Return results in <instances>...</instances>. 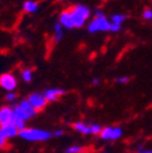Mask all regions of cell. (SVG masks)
<instances>
[{
	"instance_id": "6da1fadb",
	"label": "cell",
	"mask_w": 152,
	"mask_h": 153,
	"mask_svg": "<svg viewBox=\"0 0 152 153\" xmlns=\"http://www.w3.org/2000/svg\"><path fill=\"white\" fill-rule=\"evenodd\" d=\"M18 136L28 142H43V141H48L49 139H51L52 134L44 129L25 128L23 130L18 131Z\"/></svg>"
},
{
	"instance_id": "7a4b0ae2",
	"label": "cell",
	"mask_w": 152,
	"mask_h": 153,
	"mask_svg": "<svg viewBox=\"0 0 152 153\" xmlns=\"http://www.w3.org/2000/svg\"><path fill=\"white\" fill-rule=\"evenodd\" d=\"M12 109H13V118L22 120L25 123L37 114V111L32 107V105L28 102V100L20 101L15 107H12Z\"/></svg>"
},
{
	"instance_id": "3957f363",
	"label": "cell",
	"mask_w": 152,
	"mask_h": 153,
	"mask_svg": "<svg viewBox=\"0 0 152 153\" xmlns=\"http://www.w3.org/2000/svg\"><path fill=\"white\" fill-rule=\"evenodd\" d=\"M71 15H72L73 27L74 28H82L86 23V21L89 20L91 11L88 6L78 4V5L73 6V9L71 10Z\"/></svg>"
},
{
	"instance_id": "277c9868",
	"label": "cell",
	"mask_w": 152,
	"mask_h": 153,
	"mask_svg": "<svg viewBox=\"0 0 152 153\" xmlns=\"http://www.w3.org/2000/svg\"><path fill=\"white\" fill-rule=\"evenodd\" d=\"M110 27H111V22L105 16H100V17H95L92 21L89 22L88 30L91 34L98 32H110Z\"/></svg>"
},
{
	"instance_id": "5b68a950",
	"label": "cell",
	"mask_w": 152,
	"mask_h": 153,
	"mask_svg": "<svg viewBox=\"0 0 152 153\" xmlns=\"http://www.w3.org/2000/svg\"><path fill=\"white\" fill-rule=\"evenodd\" d=\"M123 135V129L121 126H106L102 128L100 136L105 141H115L121 139Z\"/></svg>"
},
{
	"instance_id": "8992f818",
	"label": "cell",
	"mask_w": 152,
	"mask_h": 153,
	"mask_svg": "<svg viewBox=\"0 0 152 153\" xmlns=\"http://www.w3.org/2000/svg\"><path fill=\"white\" fill-rule=\"evenodd\" d=\"M28 102L32 105V107L38 112V111H43L46 105H48V101L44 96V94H40V92H33L28 96Z\"/></svg>"
},
{
	"instance_id": "52a82bcc",
	"label": "cell",
	"mask_w": 152,
	"mask_h": 153,
	"mask_svg": "<svg viewBox=\"0 0 152 153\" xmlns=\"http://www.w3.org/2000/svg\"><path fill=\"white\" fill-rule=\"evenodd\" d=\"M0 88L7 92L13 91L17 88V79L12 73H4L0 75Z\"/></svg>"
},
{
	"instance_id": "ba28073f",
	"label": "cell",
	"mask_w": 152,
	"mask_h": 153,
	"mask_svg": "<svg viewBox=\"0 0 152 153\" xmlns=\"http://www.w3.org/2000/svg\"><path fill=\"white\" fill-rule=\"evenodd\" d=\"M12 119H13V109H12V107L4 106V107L0 108V126L12 124Z\"/></svg>"
},
{
	"instance_id": "9c48e42d",
	"label": "cell",
	"mask_w": 152,
	"mask_h": 153,
	"mask_svg": "<svg viewBox=\"0 0 152 153\" xmlns=\"http://www.w3.org/2000/svg\"><path fill=\"white\" fill-rule=\"evenodd\" d=\"M0 135H1L5 140L16 137L18 135V130L15 128L13 124H7V125H3L0 126Z\"/></svg>"
},
{
	"instance_id": "30bf717a",
	"label": "cell",
	"mask_w": 152,
	"mask_h": 153,
	"mask_svg": "<svg viewBox=\"0 0 152 153\" xmlns=\"http://www.w3.org/2000/svg\"><path fill=\"white\" fill-rule=\"evenodd\" d=\"M59 23L67 28V29H72L73 27V21H72V15H71V10H65L61 12L60 18H59Z\"/></svg>"
},
{
	"instance_id": "8fae6325",
	"label": "cell",
	"mask_w": 152,
	"mask_h": 153,
	"mask_svg": "<svg viewBox=\"0 0 152 153\" xmlns=\"http://www.w3.org/2000/svg\"><path fill=\"white\" fill-rule=\"evenodd\" d=\"M65 94V90L63 89H48L45 92H44V96L48 102H52V101H56L60 96H62V95Z\"/></svg>"
},
{
	"instance_id": "7c38bea8",
	"label": "cell",
	"mask_w": 152,
	"mask_h": 153,
	"mask_svg": "<svg viewBox=\"0 0 152 153\" xmlns=\"http://www.w3.org/2000/svg\"><path fill=\"white\" fill-rule=\"evenodd\" d=\"M73 129L83 135H90V125L85 124L84 122H75L73 124Z\"/></svg>"
},
{
	"instance_id": "4fadbf2b",
	"label": "cell",
	"mask_w": 152,
	"mask_h": 153,
	"mask_svg": "<svg viewBox=\"0 0 152 153\" xmlns=\"http://www.w3.org/2000/svg\"><path fill=\"white\" fill-rule=\"evenodd\" d=\"M23 10L28 13H34L39 10V5H38L37 1H33V0H27V1L23 3Z\"/></svg>"
},
{
	"instance_id": "5bb4252c",
	"label": "cell",
	"mask_w": 152,
	"mask_h": 153,
	"mask_svg": "<svg viewBox=\"0 0 152 153\" xmlns=\"http://www.w3.org/2000/svg\"><path fill=\"white\" fill-rule=\"evenodd\" d=\"M54 32H55L54 42L55 43H59L60 40H62V38H63V30H62V26L59 22L54 25Z\"/></svg>"
},
{
	"instance_id": "9a60e30c",
	"label": "cell",
	"mask_w": 152,
	"mask_h": 153,
	"mask_svg": "<svg viewBox=\"0 0 152 153\" xmlns=\"http://www.w3.org/2000/svg\"><path fill=\"white\" fill-rule=\"evenodd\" d=\"M127 15H123V13H115L112 17H111V23L112 25H117V26H122L123 22L127 21Z\"/></svg>"
},
{
	"instance_id": "2e32d148",
	"label": "cell",
	"mask_w": 152,
	"mask_h": 153,
	"mask_svg": "<svg viewBox=\"0 0 152 153\" xmlns=\"http://www.w3.org/2000/svg\"><path fill=\"white\" fill-rule=\"evenodd\" d=\"M83 152H84V148L82 146H78V145L69 146L65 149V153H83Z\"/></svg>"
},
{
	"instance_id": "e0dca14e",
	"label": "cell",
	"mask_w": 152,
	"mask_h": 153,
	"mask_svg": "<svg viewBox=\"0 0 152 153\" xmlns=\"http://www.w3.org/2000/svg\"><path fill=\"white\" fill-rule=\"evenodd\" d=\"M21 76H22V79H23V82H26V83H29L32 79H33V72L31 71V69H23V72L21 73Z\"/></svg>"
},
{
	"instance_id": "ac0fdd59",
	"label": "cell",
	"mask_w": 152,
	"mask_h": 153,
	"mask_svg": "<svg viewBox=\"0 0 152 153\" xmlns=\"http://www.w3.org/2000/svg\"><path fill=\"white\" fill-rule=\"evenodd\" d=\"M102 126L100 124H91L90 125V134L91 135H100Z\"/></svg>"
},
{
	"instance_id": "d6986e66",
	"label": "cell",
	"mask_w": 152,
	"mask_h": 153,
	"mask_svg": "<svg viewBox=\"0 0 152 153\" xmlns=\"http://www.w3.org/2000/svg\"><path fill=\"white\" fill-rule=\"evenodd\" d=\"M142 17L145 18V20H147V21L152 20V9H145L142 11Z\"/></svg>"
},
{
	"instance_id": "ffe728a7",
	"label": "cell",
	"mask_w": 152,
	"mask_h": 153,
	"mask_svg": "<svg viewBox=\"0 0 152 153\" xmlns=\"http://www.w3.org/2000/svg\"><path fill=\"white\" fill-rule=\"evenodd\" d=\"M15 99H16V94H15V91H10V92H7V94L5 95V100L9 101V102H13Z\"/></svg>"
},
{
	"instance_id": "44dd1931",
	"label": "cell",
	"mask_w": 152,
	"mask_h": 153,
	"mask_svg": "<svg viewBox=\"0 0 152 153\" xmlns=\"http://www.w3.org/2000/svg\"><path fill=\"white\" fill-rule=\"evenodd\" d=\"M129 76H119V78H117L116 79V82L118 83V84H127V83H129Z\"/></svg>"
},
{
	"instance_id": "7402d4cb",
	"label": "cell",
	"mask_w": 152,
	"mask_h": 153,
	"mask_svg": "<svg viewBox=\"0 0 152 153\" xmlns=\"http://www.w3.org/2000/svg\"><path fill=\"white\" fill-rule=\"evenodd\" d=\"M51 134H52V136H54V137H61V136L63 135V134H65V131H63L62 129H57V130L52 131Z\"/></svg>"
},
{
	"instance_id": "603a6c76",
	"label": "cell",
	"mask_w": 152,
	"mask_h": 153,
	"mask_svg": "<svg viewBox=\"0 0 152 153\" xmlns=\"http://www.w3.org/2000/svg\"><path fill=\"white\" fill-rule=\"evenodd\" d=\"M119 30H122V26H117V25H112L111 23L110 32H119Z\"/></svg>"
},
{
	"instance_id": "cb8c5ba5",
	"label": "cell",
	"mask_w": 152,
	"mask_h": 153,
	"mask_svg": "<svg viewBox=\"0 0 152 153\" xmlns=\"http://www.w3.org/2000/svg\"><path fill=\"white\" fill-rule=\"evenodd\" d=\"M136 153H152V149H145V148H142V146H139Z\"/></svg>"
},
{
	"instance_id": "d4e9b609",
	"label": "cell",
	"mask_w": 152,
	"mask_h": 153,
	"mask_svg": "<svg viewBox=\"0 0 152 153\" xmlns=\"http://www.w3.org/2000/svg\"><path fill=\"white\" fill-rule=\"evenodd\" d=\"M5 146H6V140L1 135H0V149H3Z\"/></svg>"
},
{
	"instance_id": "484cf974",
	"label": "cell",
	"mask_w": 152,
	"mask_h": 153,
	"mask_svg": "<svg viewBox=\"0 0 152 153\" xmlns=\"http://www.w3.org/2000/svg\"><path fill=\"white\" fill-rule=\"evenodd\" d=\"M99 84H100V79H99V78L92 79V85H94V86H98Z\"/></svg>"
},
{
	"instance_id": "4316f807",
	"label": "cell",
	"mask_w": 152,
	"mask_h": 153,
	"mask_svg": "<svg viewBox=\"0 0 152 153\" xmlns=\"http://www.w3.org/2000/svg\"><path fill=\"white\" fill-rule=\"evenodd\" d=\"M100 16H105L100 10H96V11H95V17H100Z\"/></svg>"
},
{
	"instance_id": "83f0119b",
	"label": "cell",
	"mask_w": 152,
	"mask_h": 153,
	"mask_svg": "<svg viewBox=\"0 0 152 153\" xmlns=\"http://www.w3.org/2000/svg\"><path fill=\"white\" fill-rule=\"evenodd\" d=\"M59 1H63V0H59Z\"/></svg>"
},
{
	"instance_id": "f1b7e54d",
	"label": "cell",
	"mask_w": 152,
	"mask_h": 153,
	"mask_svg": "<svg viewBox=\"0 0 152 153\" xmlns=\"http://www.w3.org/2000/svg\"><path fill=\"white\" fill-rule=\"evenodd\" d=\"M102 153H107V152H102Z\"/></svg>"
}]
</instances>
